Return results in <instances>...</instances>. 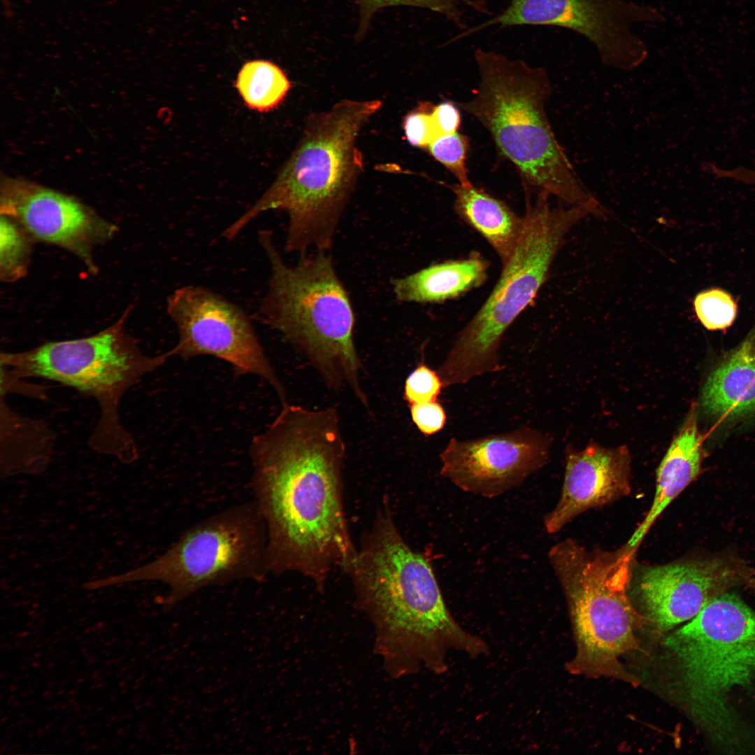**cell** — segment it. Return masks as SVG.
I'll return each mask as SVG.
<instances>
[{"instance_id": "cell-19", "label": "cell", "mask_w": 755, "mask_h": 755, "mask_svg": "<svg viewBox=\"0 0 755 755\" xmlns=\"http://www.w3.org/2000/svg\"><path fill=\"white\" fill-rule=\"evenodd\" d=\"M701 404L719 417L755 411V330L709 376Z\"/></svg>"}, {"instance_id": "cell-27", "label": "cell", "mask_w": 755, "mask_h": 755, "mask_svg": "<svg viewBox=\"0 0 755 755\" xmlns=\"http://www.w3.org/2000/svg\"><path fill=\"white\" fill-rule=\"evenodd\" d=\"M443 388L438 371L429 368L423 359L405 380L403 398L409 405L436 401Z\"/></svg>"}, {"instance_id": "cell-13", "label": "cell", "mask_w": 755, "mask_h": 755, "mask_svg": "<svg viewBox=\"0 0 755 755\" xmlns=\"http://www.w3.org/2000/svg\"><path fill=\"white\" fill-rule=\"evenodd\" d=\"M754 570L730 556L634 566L630 591L645 618L667 631L694 617L709 603L734 587L747 584Z\"/></svg>"}, {"instance_id": "cell-21", "label": "cell", "mask_w": 755, "mask_h": 755, "mask_svg": "<svg viewBox=\"0 0 755 755\" xmlns=\"http://www.w3.org/2000/svg\"><path fill=\"white\" fill-rule=\"evenodd\" d=\"M236 87L249 108L267 112L282 101L290 88V82L278 66L258 59L243 65Z\"/></svg>"}, {"instance_id": "cell-23", "label": "cell", "mask_w": 755, "mask_h": 755, "mask_svg": "<svg viewBox=\"0 0 755 755\" xmlns=\"http://www.w3.org/2000/svg\"><path fill=\"white\" fill-rule=\"evenodd\" d=\"M359 13L357 37L366 32L373 15L388 6H408L426 8L437 13L459 27H463L465 13L473 10L489 13L482 0H356Z\"/></svg>"}, {"instance_id": "cell-3", "label": "cell", "mask_w": 755, "mask_h": 755, "mask_svg": "<svg viewBox=\"0 0 755 755\" xmlns=\"http://www.w3.org/2000/svg\"><path fill=\"white\" fill-rule=\"evenodd\" d=\"M381 107L380 100L345 99L310 116L274 182L222 236L233 240L261 214L280 210L288 217L287 252L301 257L312 249L329 252L364 169L358 136Z\"/></svg>"}, {"instance_id": "cell-28", "label": "cell", "mask_w": 755, "mask_h": 755, "mask_svg": "<svg viewBox=\"0 0 755 755\" xmlns=\"http://www.w3.org/2000/svg\"><path fill=\"white\" fill-rule=\"evenodd\" d=\"M430 103H422L404 118L403 127L409 143L415 147L426 148L440 133L434 120Z\"/></svg>"}, {"instance_id": "cell-5", "label": "cell", "mask_w": 755, "mask_h": 755, "mask_svg": "<svg viewBox=\"0 0 755 755\" xmlns=\"http://www.w3.org/2000/svg\"><path fill=\"white\" fill-rule=\"evenodd\" d=\"M258 243L271 268L257 308L258 319L299 350L330 388L347 386L368 407L353 338L354 312L329 252L315 251L289 266L271 230L259 231Z\"/></svg>"}, {"instance_id": "cell-25", "label": "cell", "mask_w": 755, "mask_h": 755, "mask_svg": "<svg viewBox=\"0 0 755 755\" xmlns=\"http://www.w3.org/2000/svg\"><path fill=\"white\" fill-rule=\"evenodd\" d=\"M696 314L709 330H722L730 326L737 314V305L731 296L720 289L698 293L694 299Z\"/></svg>"}, {"instance_id": "cell-31", "label": "cell", "mask_w": 755, "mask_h": 755, "mask_svg": "<svg viewBox=\"0 0 755 755\" xmlns=\"http://www.w3.org/2000/svg\"><path fill=\"white\" fill-rule=\"evenodd\" d=\"M16 392L33 398L43 399L45 397V389L38 385L22 382L20 378H15L1 373V395Z\"/></svg>"}, {"instance_id": "cell-26", "label": "cell", "mask_w": 755, "mask_h": 755, "mask_svg": "<svg viewBox=\"0 0 755 755\" xmlns=\"http://www.w3.org/2000/svg\"><path fill=\"white\" fill-rule=\"evenodd\" d=\"M468 149V138L458 131L439 136L427 148L429 154L462 185L472 184L466 167Z\"/></svg>"}, {"instance_id": "cell-17", "label": "cell", "mask_w": 755, "mask_h": 755, "mask_svg": "<svg viewBox=\"0 0 755 755\" xmlns=\"http://www.w3.org/2000/svg\"><path fill=\"white\" fill-rule=\"evenodd\" d=\"M703 437L697 425L693 403L685 421L656 470V491L650 510L626 542L638 547L668 505L699 475L705 457Z\"/></svg>"}, {"instance_id": "cell-9", "label": "cell", "mask_w": 755, "mask_h": 755, "mask_svg": "<svg viewBox=\"0 0 755 755\" xmlns=\"http://www.w3.org/2000/svg\"><path fill=\"white\" fill-rule=\"evenodd\" d=\"M638 547L587 549L567 538L553 545L548 560L563 591L577 652L567 664L574 674L618 677L633 682L619 659L638 647L635 631L646 620L633 605L630 585Z\"/></svg>"}, {"instance_id": "cell-30", "label": "cell", "mask_w": 755, "mask_h": 755, "mask_svg": "<svg viewBox=\"0 0 755 755\" xmlns=\"http://www.w3.org/2000/svg\"><path fill=\"white\" fill-rule=\"evenodd\" d=\"M432 114L441 135L456 132L460 123V112L451 101H443L433 106Z\"/></svg>"}, {"instance_id": "cell-6", "label": "cell", "mask_w": 755, "mask_h": 755, "mask_svg": "<svg viewBox=\"0 0 755 755\" xmlns=\"http://www.w3.org/2000/svg\"><path fill=\"white\" fill-rule=\"evenodd\" d=\"M688 712L714 743L738 744L734 693L755 682V611L729 591L666 640Z\"/></svg>"}, {"instance_id": "cell-8", "label": "cell", "mask_w": 755, "mask_h": 755, "mask_svg": "<svg viewBox=\"0 0 755 755\" xmlns=\"http://www.w3.org/2000/svg\"><path fill=\"white\" fill-rule=\"evenodd\" d=\"M127 309L113 324L92 336L50 341L26 351L1 352V372L15 378H37L71 387L95 399L100 409L89 438L91 447L125 461L137 456V446L120 422L124 394L172 356L145 354L124 331Z\"/></svg>"}, {"instance_id": "cell-4", "label": "cell", "mask_w": 755, "mask_h": 755, "mask_svg": "<svg viewBox=\"0 0 755 755\" xmlns=\"http://www.w3.org/2000/svg\"><path fill=\"white\" fill-rule=\"evenodd\" d=\"M480 81L460 107L490 133L501 154L517 168L526 188L552 195L570 206H603L581 182L551 127L545 104L548 74L492 51H475Z\"/></svg>"}, {"instance_id": "cell-14", "label": "cell", "mask_w": 755, "mask_h": 755, "mask_svg": "<svg viewBox=\"0 0 755 755\" xmlns=\"http://www.w3.org/2000/svg\"><path fill=\"white\" fill-rule=\"evenodd\" d=\"M550 437L531 426L475 439L451 438L440 474L463 491L487 498L522 485L549 459Z\"/></svg>"}, {"instance_id": "cell-10", "label": "cell", "mask_w": 755, "mask_h": 755, "mask_svg": "<svg viewBox=\"0 0 755 755\" xmlns=\"http://www.w3.org/2000/svg\"><path fill=\"white\" fill-rule=\"evenodd\" d=\"M268 574L266 527L252 500L191 526L139 575L168 587L163 605L171 609L203 589Z\"/></svg>"}, {"instance_id": "cell-2", "label": "cell", "mask_w": 755, "mask_h": 755, "mask_svg": "<svg viewBox=\"0 0 755 755\" xmlns=\"http://www.w3.org/2000/svg\"><path fill=\"white\" fill-rule=\"evenodd\" d=\"M345 570L374 628V652L391 677L423 669L444 674L452 652L472 659L489 654L487 642L452 616L431 563L406 542L387 510L377 515Z\"/></svg>"}, {"instance_id": "cell-15", "label": "cell", "mask_w": 755, "mask_h": 755, "mask_svg": "<svg viewBox=\"0 0 755 755\" xmlns=\"http://www.w3.org/2000/svg\"><path fill=\"white\" fill-rule=\"evenodd\" d=\"M1 215L19 223L34 240L77 255L94 270V246L112 238L117 227L73 198L45 189H17L5 193Z\"/></svg>"}, {"instance_id": "cell-29", "label": "cell", "mask_w": 755, "mask_h": 755, "mask_svg": "<svg viewBox=\"0 0 755 755\" xmlns=\"http://www.w3.org/2000/svg\"><path fill=\"white\" fill-rule=\"evenodd\" d=\"M413 423L425 436H431L442 430L447 421L445 409L437 401L409 405Z\"/></svg>"}, {"instance_id": "cell-1", "label": "cell", "mask_w": 755, "mask_h": 755, "mask_svg": "<svg viewBox=\"0 0 755 755\" xmlns=\"http://www.w3.org/2000/svg\"><path fill=\"white\" fill-rule=\"evenodd\" d=\"M345 445L335 408L287 402L250 448L253 501L266 524L269 573L294 572L322 587L357 549L343 503Z\"/></svg>"}, {"instance_id": "cell-24", "label": "cell", "mask_w": 755, "mask_h": 755, "mask_svg": "<svg viewBox=\"0 0 755 755\" xmlns=\"http://www.w3.org/2000/svg\"><path fill=\"white\" fill-rule=\"evenodd\" d=\"M31 236L15 220L5 215L0 221V277L12 282L27 273Z\"/></svg>"}, {"instance_id": "cell-18", "label": "cell", "mask_w": 755, "mask_h": 755, "mask_svg": "<svg viewBox=\"0 0 755 755\" xmlns=\"http://www.w3.org/2000/svg\"><path fill=\"white\" fill-rule=\"evenodd\" d=\"M489 264L480 254L465 259L433 264L403 278L392 280L397 301L403 303H440L462 296L482 285Z\"/></svg>"}, {"instance_id": "cell-7", "label": "cell", "mask_w": 755, "mask_h": 755, "mask_svg": "<svg viewBox=\"0 0 755 755\" xmlns=\"http://www.w3.org/2000/svg\"><path fill=\"white\" fill-rule=\"evenodd\" d=\"M548 196L538 194L534 203L527 201L515 250L503 265L491 294L459 332L437 370L444 387L504 370L499 356L504 333L536 297L570 229L587 216L596 215L587 206L553 208Z\"/></svg>"}, {"instance_id": "cell-20", "label": "cell", "mask_w": 755, "mask_h": 755, "mask_svg": "<svg viewBox=\"0 0 755 755\" xmlns=\"http://www.w3.org/2000/svg\"><path fill=\"white\" fill-rule=\"evenodd\" d=\"M452 189L458 215L488 242L504 265L522 233L523 217H519L503 201L473 184H456L452 186Z\"/></svg>"}, {"instance_id": "cell-32", "label": "cell", "mask_w": 755, "mask_h": 755, "mask_svg": "<svg viewBox=\"0 0 755 755\" xmlns=\"http://www.w3.org/2000/svg\"><path fill=\"white\" fill-rule=\"evenodd\" d=\"M746 584L755 594V575L751 577Z\"/></svg>"}, {"instance_id": "cell-11", "label": "cell", "mask_w": 755, "mask_h": 755, "mask_svg": "<svg viewBox=\"0 0 755 755\" xmlns=\"http://www.w3.org/2000/svg\"><path fill=\"white\" fill-rule=\"evenodd\" d=\"M664 21L665 15L656 8L627 0H512L501 13L475 30L494 25L567 29L588 39L605 66L631 71L649 54L647 43L633 31V27Z\"/></svg>"}, {"instance_id": "cell-12", "label": "cell", "mask_w": 755, "mask_h": 755, "mask_svg": "<svg viewBox=\"0 0 755 755\" xmlns=\"http://www.w3.org/2000/svg\"><path fill=\"white\" fill-rule=\"evenodd\" d=\"M166 311L178 333L177 344L170 350L172 355L222 359L237 375L253 374L265 380L286 403L285 389L242 308L207 287L188 285L168 296Z\"/></svg>"}, {"instance_id": "cell-16", "label": "cell", "mask_w": 755, "mask_h": 755, "mask_svg": "<svg viewBox=\"0 0 755 755\" xmlns=\"http://www.w3.org/2000/svg\"><path fill=\"white\" fill-rule=\"evenodd\" d=\"M561 493L543 519L549 534L560 531L580 513L629 494L631 455L626 445L604 447L591 442L582 450L568 447Z\"/></svg>"}, {"instance_id": "cell-22", "label": "cell", "mask_w": 755, "mask_h": 755, "mask_svg": "<svg viewBox=\"0 0 755 755\" xmlns=\"http://www.w3.org/2000/svg\"><path fill=\"white\" fill-rule=\"evenodd\" d=\"M1 449L5 456L45 460L53 445L50 430L43 422L24 417L1 401Z\"/></svg>"}]
</instances>
